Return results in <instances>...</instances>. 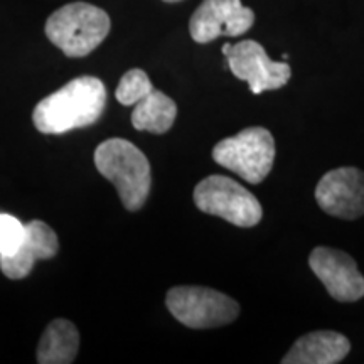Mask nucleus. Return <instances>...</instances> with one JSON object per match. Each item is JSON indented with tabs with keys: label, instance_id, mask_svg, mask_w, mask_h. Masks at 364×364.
I'll list each match as a JSON object with an SVG mask.
<instances>
[{
	"label": "nucleus",
	"instance_id": "1",
	"mask_svg": "<svg viewBox=\"0 0 364 364\" xmlns=\"http://www.w3.org/2000/svg\"><path fill=\"white\" fill-rule=\"evenodd\" d=\"M107 107V88L95 76H80L46 97L34 108L33 122L41 134L59 135L93 125Z\"/></svg>",
	"mask_w": 364,
	"mask_h": 364
},
{
	"label": "nucleus",
	"instance_id": "2",
	"mask_svg": "<svg viewBox=\"0 0 364 364\" xmlns=\"http://www.w3.org/2000/svg\"><path fill=\"white\" fill-rule=\"evenodd\" d=\"M95 166L115 186L124 206L136 211L150 193V164L139 147L124 139H108L95 150Z\"/></svg>",
	"mask_w": 364,
	"mask_h": 364
},
{
	"label": "nucleus",
	"instance_id": "3",
	"mask_svg": "<svg viewBox=\"0 0 364 364\" xmlns=\"http://www.w3.org/2000/svg\"><path fill=\"white\" fill-rule=\"evenodd\" d=\"M110 26V17L103 9L73 2L49 16L46 36L68 58H85L103 43Z\"/></svg>",
	"mask_w": 364,
	"mask_h": 364
},
{
	"label": "nucleus",
	"instance_id": "4",
	"mask_svg": "<svg viewBox=\"0 0 364 364\" xmlns=\"http://www.w3.org/2000/svg\"><path fill=\"white\" fill-rule=\"evenodd\" d=\"M213 159L241 179L260 184L273 167L275 140L263 127H250L218 142L213 149Z\"/></svg>",
	"mask_w": 364,
	"mask_h": 364
},
{
	"label": "nucleus",
	"instance_id": "5",
	"mask_svg": "<svg viewBox=\"0 0 364 364\" xmlns=\"http://www.w3.org/2000/svg\"><path fill=\"white\" fill-rule=\"evenodd\" d=\"M166 306L181 324L191 329L228 326L240 314L236 300L208 287H174L167 292Z\"/></svg>",
	"mask_w": 364,
	"mask_h": 364
},
{
	"label": "nucleus",
	"instance_id": "6",
	"mask_svg": "<svg viewBox=\"0 0 364 364\" xmlns=\"http://www.w3.org/2000/svg\"><path fill=\"white\" fill-rule=\"evenodd\" d=\"M194 203L206 215H213L235 226L252 228L263 216L262 204L238 182L225 176H209L196 186Z\"/></svg>",
	"mask_w": 364,
	"mask_h": 364
},
{
	"label": "nucleus",
	"instance_id": "7",
	"mask_svg": "<svg viewBox=\"0 0 364 364\" xmlns=\"http://www.w3.org/2000/svg\"><path fill=\"white\" fill-rule=\"evenodd\" d=\"M223 54L228 58L231 73L238 80L247 81L253 95L279 90L292 76L290 66L287 63L272 61L257 41L247 39L238 44H225Z\"/></svg>",
	"mask_w": 364,
	"mask_h": 364
},
{
	"label": "nucleus",
	"instance_id": "8",
	"mask_svg": "<svg viewBox=\"0 0 364 364\" xmlns=\"http://www.w3.org/2000/svg\"><path fill=\"white\" fill-rule=\"evenodd\" d=\"M255 24V12L241 0H203L189 21V33L196 43L208 44L220 36L245 34Z\"/></svg>",
	"mask_w": 364,
	"mask_h": 364
},
{
	"label": "nucleus",
	"instance_id": "9",
	"mask_svg": "<svg viewBox=\"0 0 364 364\" xmlns=\"http://www.w3.org/2000/svg\"><path fill=\"white\" fill-rule=\"evenodd\" d=\"M317 204L327 215L356 220L364 215V172L339 167L322 177L316 189Z\"/></svg>",
	"mask_w": 364,
	"mask_h": 364
},
{
	"label": "nucleus",
	"instance_id": "10",
	"mask_svg": "<svg viewBox=\"0 0 364 364\" xmlns=\"http://www.w3.org/2000/svg\"><path fill=\"white\" fill-rule=\"evenodd\" d=\"M309 265L338 302H356L364 297V277L348 253L317 247L309 257Z\"/></svg>",
	"mask_w": 364,
	"mask_h": 364
},
{
	"label": "nucleus",
	"instance_id": "11",
	"mask_svg": "<svg viewBox=\"0 0 364 364\" xmlns=\"http://www.w3.org/2000/svg\"><path fill=\"white\" fill-rule=\"evenodd\" d=\"M58 236L44 221L34 220L26 225V235L21 247L12 255H0V270L11 280H21L29 275L38 260H48L58 253Z\"/></svg>",
	"mask_w": 364,
	"mask_h": 364
},
{
	"label": "nucleus",
	"instance_id": "12",
	"mask_svg": "<svg viewBox=\"0 0 364 364\" xmlns=\"http://www.w3.org/2000/svg\"><path fill=\"white\" fill-rule=\"evenodd\" d=\"M351 351V343L346 336L334 331H316L302 336L292 346L284 364H336Z\"/></svg>",
	"mask_w": 364,
	"mask_h": 364
},
{
	"label": "nucleus",
	"instance_id": "13",
	"mask_svg": "<svg viewBox=\"0 0 364 364\" xmlns=\"http://www.w3.org/2000/svg\"><path fill=\"white\" fill-rule=\"evenodd\" d=\"M80 334L75 324L66 318H56L46 327L38 348V363L70 364L76 359Z\"/></svg>",
	"mask_w": 364,
	"mask_h": 364
},
{
	"label": "nucleus",
	"instance_id": "14",
	"mask_svg": "<svg viewBox=\"0 0 364 364\" xmlns=\"http://www.w3.org/2000/svg\"><path fill=\"white\" fill-rule=\"evenodd\" d=\"M176 115L177 107L174 100L162 91L154 90L135 105L132 112V125L136 130H145L150 134H166L174 125Z\"/></svg>",
	"mask_w": 364,
	"mask_h": 364
},
{
	"label": "nucleus",
	"instance_id": "15",
	"mask_svg": "<svg viewBox=\"0 0 364 364\" xmlns=\"http://www.w3.org/2000/svg\"><path fill=\"white\" fill-rule=\"evenodd\" d=\"M154 91V86L150 83L147 73L142 70H130L122 76L120 83L117 86L115 97L118 102L125 107L136 105L140 100H144L147 95Z\"/></svg>",
	"mask_w": 364,
	"mask_h": 364
},
{
	"label": "nucleus",
	"instance_id": "16",
	"mask_svg": "<svg viewBox=\"0 0 364 364\" xmlns=\"http://www.w3.org/2000/svg\"><path fill=\"white\" fill-rule=\"evenodd\" d=\"M26 225L6 213H0V255H12L21 247Z\"/></svg>",
	"mask_w": 364,
	"mask_h": 364
},
{
	"label": "nucleus",
	"instance_id": "17",
	"mask_svg": "<svg viewBox=\"0 0 364 364\" xmlns=\"http://www.w3.org/2000/svg\"><path fill=\"white\" fill-rule=\"evenodd\" d=\"M164 2H169V4H174V2H181V0H164Z\"/></svg>",
	"mask_w": 364,
	"mask_h": 364
}]
</instances>
